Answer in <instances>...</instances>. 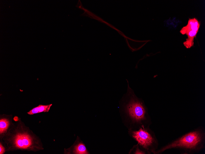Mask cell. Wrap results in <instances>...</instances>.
I'll return each mask as SVG.
<instances>
[{"instance_id":"cell-10","label":"cell","mask_w":205,"mask_h":154,"mask_svg":"<svg viewBox=\"0 0 205 154\" xmlns=\"http://www.w3.org/2000/svg\"><path fill=\"white\" fill-rule=\"evenodd\" d=\"M5 152V148L1 144H0V154H2Z\"/></svg>"},{"instance_id":"cell-5","label":"cell","mask_w":205,"mask_h":154,"mask_svg":"<svg viewBox=\"0 0 205 154\" xmlns=\"http://www.w3.org/2000/svg\"><path fill=\"white\" fill-rule=\"evenodd\" d=\"M31 137L26 134L19 133L15 136L14 140L15 146L19 148H29L32 145Z\"/></svg>"},{"instance_id":"cell-8","label":"cell","mask_w":205,"mask_h":154,"mask_svg":"<svg viewBox=\"0 0 205 154\" xmlns=\"http://www.w3.org/2000/svg\"><path fill=\"white\" fill-rule=\"evenodd\" d=\"M129 154H146V152L137 144L134 145L130 151Z\"/></svg>"},{"instance_id":"cell-4","label":"cell","mask_w":205,"mask_h":154,"mask_svg":"<svg viewBox=\"0 0 205 154\" xmlns=\"http://www.w3.org/2000/svg\"><path fill=\"white\" fill-rule=\"evenodd\" d=\"M200 25V22L196 18H189L187 24L180 30V32L181 34L187 36L188 38L183 42L187 48H190L193 45L194 39L196 36Z\"/></svg>"},{"instance_id":"cell-7","label":"cell","mask_w":205,"mask_h":154,"mask_svg":"<svg viewBox=\"0 0 205 154\" xmlns=\"http://www.w3.org/2000/svg\"><path fill=\"white\" fill-rule=\"evenodd\" d=\"M52 105V104L46 105H40L32 109L28 112L27 113L29 115H33L42 112H48Z\"/></svg>"},{"instance_id":"cell-9","label":"cell","mask_w":205,"mask_h":154,"mask_svg":"<svg viewBox=\"0 0 205 154\" xmlns=\"http://www.w3.org/2000/svg\"><path fill=\"white\" fill-rule=\"evenodd\" d=\"M9 125V121L6 119H1L0 120V133L4 132Z\"/></svg>"},{"instance_id":"cell-1","label":"cell","mask_w":205,"mask_h":154,"mask_svg":"<svg viewBox=\"0 0 205 154\" xmlns=\"http://www.w3.org/2000/svg\"><path fill=\"white\" fill-rule=\"evenodd\" d=\"M120 113L123 123L128 130L149 127L152 124L145 105L135 96L128 85L127 93L120 103Z\"/></svg>"},{"instance_id":"cell-6","label":"cell","mask_w":205,"mask_h":154,"mask_svg":"<svg viewBox=\"0 0 205 154\" xmlns=\"http://www.w3.org/2000/svg\"><path fill=\"white\" fill-rule=\"evenodd\" d=\"M66 153L74 154H89V152L83 142L78 136L73 145L67 149Z\"/></svg>"},{"instance_id":"cell-3","label":"cell","mask_w":205,"mask_h":154,"mask_svg":"<svg viewBox=\"0 0 205 154\" xmlns=\"http://www.w3.org/2000/svg\"><path fill=\"white\" fill-rule=\"evenodd\" d=\"M128 132L147 154H155L159 143L154 132L149 127H142L136 130H129Z\"/></svg>"},{"instance_id":"cell-2","label":"cell","mask_w":205,"mask_h":154,"mask_svg":"<svg viewBox=\"0 0 205 154\" xmlns=\"http://www.w3.org/2000/svg\"><path fill=\"white\" fill-rule=\"evenodd\" d=\"M205 143V130L203 127H199L157 150L155 154H161L166 150L172 149H179L181 154H194L203 149Z\"/></svg>"}]
</instances>
